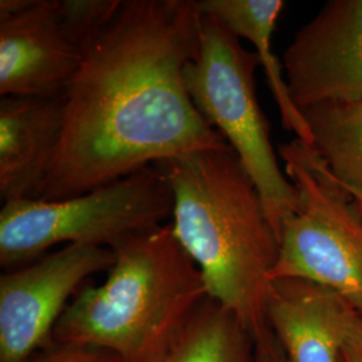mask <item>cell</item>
<instances>
[{
    "instance_id": "obj_12",
    "label": "cell",
    "mask_w": 362,
    "mask_h": 362,
    "mask_svg": "<svg viewBox=\"0 0 362 362\" xmlns=\"http://www.w3.org/2000/svg\"><path fill=\"white\" fill-rule=\"evenodd\" d=\"M197 3L203 13L216 16L238 38L247 39L255 47L284 128L296 133L298 140L311 145L310 128L288 94L282 62L272 52V35L285 3L282 0H200Z\"/></svg>"
},
{
    "instance_id": "obj_17",
    "label": "cell",
    "mask_w": 362,
    "mask_h": 362,
    "mask_svg": "<svg viewBox=\"0 0 362 362\" xmlns=\"http://www.w3.org/2000/svg\"><path fill=\"white\" fill-rule=\"evenodd\" d=\"M342 362H362V314L353 310L342 348Z\"/></svg>"
},
{
    "instance_id": "obj_16",
    "label": "cell",
    "mask_w": 362,
    "mask_h": 362,
    "mask_svg": "<svg viewBox=\"0 0 362 362\" xmlns=\"http://www.w3.org/2000/svg\"><path fill=\"white\" fill-rule=\"evenodd\" d=\"M30 362H125L115 353L107 350L93 348V346H79V345H66L54 344L49 349H45L38 356H35Z\"/></svg>"
},
{
    "instance_id": "obj_3",
    "label": "cell",
    "mask_w": 362,
    "mask_h": 362,
    "mask_svg": "<svg viewBox=\"0 0 362 362\" xmlns=\"http://www.w3.org/2000/svg\"><path fill=\"white\" fill-rule=\"evenodd\" d=\"M112 251L106 281L79 288L52 342L100 348L125 362H158L208 297L200 270L172 223L129 236Z\"/></svg>"
},
{
    "instance_id": "obj_13",
    "label": "cell",
    "mask_w": 362,
    "mask_h": 362,
    "mask_svg": "<svg viewBox=\"0 0 362 362\" xmlns=\"http://www.w3.org/2000/svg\"><path fill=\"white\" fill-rule=\"evenodd\" d=\"M300 113L332 176L350 194L362 196V100L314 105Z\"/></svg>"
},
{
    "instance_id": "obj_9",
    "label": "cell",
    "mask_w": 362,
    "mask_h": 362,
    "mask_svg": "<svg viewBox=\"0 0 362 362\" xmlns=\"http://www.w3.org/2000/svg\"><path fill=\"white\" fill-rule=\"evenodd\" d=\"M81 61L59 26L58 0H31L18 13L0 15L1 97L64 95Z\"/></svg>"
},
{
    "instance_id": "obj_6",
    "label": "cell",
    "mask_w": 362,
    "mask_h": 362,
    "mask_svg": "<svg viewBox=\"0 0 362 362\" xmlns=\"http://www.w3.org/2000/svg\"><path fill=\"white\" fill-rule=\"evenodd\" d=\"M297 194L284 220L272 281L298 279L334 290L362 314V206L300 140L278 148Z\"/></svg>"
},
{
    "instance_id": "obj_18",
    "label": "cell",
    "mask_w": 362,
    "mask_h": 362,
    "mask_svg": "<svg viewBox=\"0 0 362 362\" xmlns=\"http://www.w3.org/2000/svg\"><path fill=\"white\" fill-rule=\"evenodd\" d=\"M252 341L255 345L252 362H286L282 349L269 327Z\"/></svg>"
},
{
    "instance_id": "obj_8",
    "label": "cell",
    "mask_w": 362,
    "mask_h": 362,
    "mask_svg": "<svg viewBox=\"0 0 362 362\" xmlns=\"http://www.w3.org/2000/svg\"><path fill=\"white\" fill-rule=\"evenodd\" d=\"M282 65L299 110L362 100V0H330L296 34Z\"/></svg>"
},
{
    "instance_id": "obj_14",
    "label": "cell",
    "mask_w": 362,
    "mask_h": 362,
    "mask_svg": "<svg viewBox=\"0 0 362 362\" xmlns=\"http://www.w3.org/2000/svg\"><path fill=\"white\" fill-rule=\"evenodd\" d=\"M247 337L231 311L206 297L158 362H252Z\"/></svg>"
},
{
    "instance_id": "obj_1",
    "label": "cell",
    "mask_w": 362,
    "mask_h": 362,
    "mask_svg": "<svg viewBox=\"0 0 362 362\" xmlns=\"http://www.w3.org/2000/svg\"><path fill=\"white\" fill-rule=\"evenodd\" d=\"M202 22L194 0H122L66 90L62 139L38 199L86 194L164 160L231 148L184 82Z\"/></svg>"
},
{
    "instance_id": "obj_5",
    "label": "cell",
    "mask_w": 362,
    "mask_h": 362,
    "mask_svg": "<svg viewBox=\"0 0 362 362\" xmlns=\"http://www.w3.org/2000/svg\"><path fill=\"white\" fill-rule=\"evenodd\" d=\"M172 214V189L155 165L67 199L7 202L0 212V264L21 267L59 243L112 250Z\"/></svg>"
},
{
    "instance_id": "obj_7",
    "label": "cell",
    "mask_w": 362,
    "mask_h": 362,
    "mask_svg": "<svg viewBox=\"0 0 362 362\" xmlns=\"http://www.w3.org/2000/svg\"><path fill=\"white\" fill-rule=\"evenodd\" d=\"M106 247L66 245L0 276V362H30L47 339L70 298L95 272L110 270Z\"/></svg>"
},
{
    "instance_id": "obj_19",
    "label": "cell",
    "mask_w": 362,
    "mask_h": 362,
    "mask_svg": "<svg viewBox=\"0 0 362 362\" xmlns=\"http://www.w3.org/2000/svg\"><path fill=\"white\" fill-rule=\"evenodd\" d=\"M351 196H353V194H351ZM353 197H354V199H356V200H357V202H358V203L362 206V196H353Z\"/></svg>"
},
{
    "instance_id": "obj_15",
    "label": "cell",
    "mask_w": 362,
    "mask_h": 362,
    "mask_svg": "<svg viewBox=\"0 0 362 362\" xmlns=\"http://www.w3.org/2000/svg\"><path fill=\"white\" fill-rule=\"evenodd\" d=\"M121 4L122 0H58L65 38L82 55L113 21Z\"/></svg>"
},
{
    "instance_id": "obj_2",
    "label": "cell",
    "mask_w": 362,
    "mask_h": 362,
    "mask_svg": "<svg viewBox=\"0 0 362 362\" xmlns=\"http://www.w3.org/2000/svg\"><path fill=\"white\" fill-rule=\"evenodd\" d=\"M173 194V233L200 270L207 296L251 338L269 327L267 300L279 252L255 182L230 149L155 164Z\"/></svg>"
},
{
    "instance_id": "obj_10",
    "label": "cell",
    "mask_w": 362,
    "mask_h": 362,
    "mask_svg": "<svg viewBox=\"0 0 362 362\" xmlns=\"http://www.w3.org/2000/svg\"><path fill=\"white\" fill-rule=\"evenodd\" d=\"M65 94L0 101V196L4 203L38 199L65 125Z\"/></svg>"
},
{
    "instance_id": "obj_4",
    "label": "cell",
    "mask_w": 362,
    "mask_h": 362,
    "mask_svg": "<svg viewBox=\"0 0 362 362\" xmlns=\"http://www.w3.org/2000/svg\"><path fill=\"white\" fill-rule=\"evenodd\" d=\"M259 66L255 52L246 50L216 16L203 13L199 52L184 70L185 88L199 113L227 140L255 182L279 239L284 220L297 207V194L279 164L259 105Z\"/></svg>"
},
{
    "instance_id": "obj_11",
    "label": "cell",
    "mask_w": 362,
    "mask_h": 362,
    "mask_svg": "<svg viewBox=\"0 0 362 362\" xmlns=\"http://www.w3.org/2000/svg\"><path fill=\"white\" fill-rule=\"evenodd\" d=\"M349 302L332 288L298 279L272 281L267 324L286 362H342Z\"/></svg>"
}]
</instances>
